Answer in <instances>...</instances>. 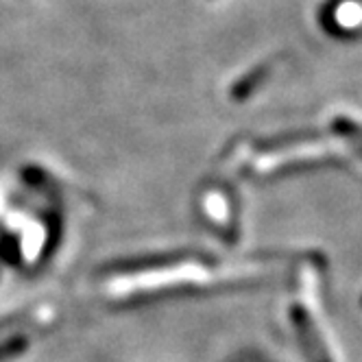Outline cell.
<instances>
[{
    "label": "cell",
    "instance_id": "obj_1",
    "mask_svg": "<svg viewBox=\"0 0 362 362\" xmlns=\"http://www.w3.org/2000/svg\"><path fill=\"white\" fill-rule=\"evenodd\" d=\"M291 321H293L299 345H301L308 362H334L327 351V345L323 343V336L313 319V313H310L305 305L295 303L291 308Z\"/></svg>",
    "mask_w": 362,
    "mask_h": 362
},
{
    "label": "cell",
    "instance_id": "obj_2",
    "mask_svg": "<svg viewBox=\"0 0 362 362\" xmlns=\"http://www.w3.org/2000/svg\"><path fill=\"white\" fill-rule=\"evenodd\" d=\"M29 347V339L27 336H11V339L0 343V362H9L20 358Z\"/></svg>",
    "mask_w": 362,
    "mask_h": 362
},
{
    "label": "cell",
    "instance_id": "obj_3",
    "mask_svg": "<svg viewBox=\"0 0 362 362\" xmlns=\"http://www.w3.org/2000/svg\"><path fill=\"white\" fill-rule=\"evenodd\" d=\"M334 127H336V132H339L341 136L345 134V136L349 138V142L362 153V127H360V124L351 122V120L345 118V116H339V118L334 120Z\"/></svg>",
    "mask_w": 362,
    "mask_h": 362
},
{
    "label": "cell",
    "instance_id": "obj_4",
    "mask_svg": "<svg viewBox=\"0 0 362 362\" xmlns=\"http://www.w3.org/2000/svg\"><path fill=\"white\" fill-rule=\"evenodd\" d=\"M20 321H24V315H9V317H5V319H0V332L7 329V327H11V325H18Z\"/></svg>",
    "mask_w": 362,
    "mask_h": 362
}]
</instances>
